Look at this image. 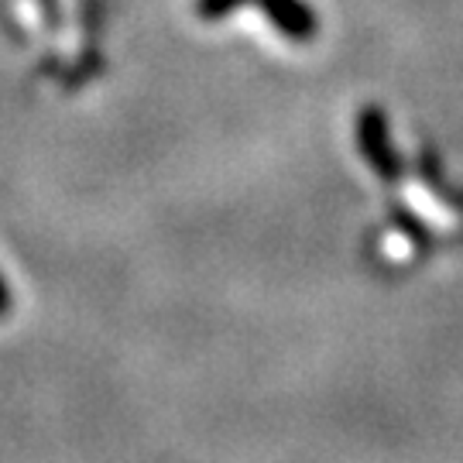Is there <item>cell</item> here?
<instances>
[{
	"label": "cell",
	"instance_id": "cell-1",
	"mask_svg": "<svg viewBox=\"0 0 463 463\" xmlns=\"http://www.w3.org/2000/svg\"><path fill=\"white\" fill-rule=\"evenodd\" d=\"M357 148L364 155V162L371 165V172H378L384 183H398L402 179V158H398L392 134H388V117L381 107H364L357 117Z\"/></svg>",
	"mask_w": 463,
	"mask_h": 463
},
{
	"label": "cell",
	"instance_id": "cell-2",
	"mask_svg": "<svg viewBox=\"0 0 463 463\" xmlns=\"http://www.w3.org/2000/svg\"><path fill=\"white\" fill-rule=\"evenodd\" d=\"M261 14L275 24V32L292 38V42H309L316 34V14L306 0H254Z\"/></svg>",
	"mask_w": 463,
	"mask_h": 463
},
{
	"label": "cell",
	"instance_id": "cell-3",
	"mask_svg": "<svg viewBox=\"0 0 463 463\" xmlns=\"http://www.w3.org/2000/svg\"><path fill=\"white\" fill-rule=\"evenodd\" d=\"M248 4H254V0H196V14L203 21H220V17H227L237 7H248Z\"/></svg>",
	"mask_w": 463,
	"mask_h": 463
},
{
	"label": "cell",
	"instance_id": "cell-4",
	"mask_svg": "<svg viewBox=\"0 0 463 463\" xmlns=\"http://www.w3.org/2000/svg\"><path fill=\"white\" fill-rule=\"evenodd\" d=\"M409 216H412V213H405V210H395V223H398V227H402V231H409V233H412L415 241L422 244V241H426V231H422V227H419L415 220H409Z\"/></svg>",
	"mask_w": 463,
	"mask_h": 463
},
{
	"label": "cell",
	"instance_id": "cell-5",
	"mask_svg": "<svg viewBox=\"0 0 463 463\" xmlns=\"http://www.w3.org/2000/svg\"><path fill=\"white\" fill-rule=\"evenodd\" d=\"M7 309H11V292H7V285L0 279V316H7Z\"/></svg>",
	"mask_w": 463,
	"mask_h": 463
}]
</instances>
